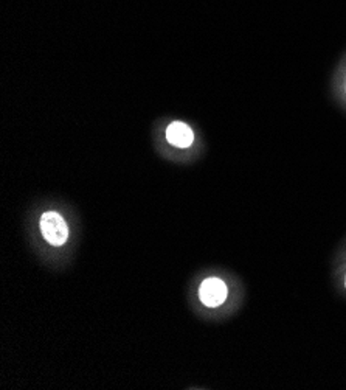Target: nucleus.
Wrapping results in <instances>:
<instances>
[{
  "label": "nucleus",
  "mask_w": 346,
  "mask_h": 390,
  "mask_svg": "<svg viewBox=\"0 0 346 390\" xmlns=\"http://www.w3.org/2000/svg\"><path fill=\"white\" fill-rule=\"evenodd\" d=\"M199 298L205 306H208V308H216V306L225 302L227 286L221 278L210 277L202 281V285L199 288Z\"/></svg>",
  "instance_id": "f03ea898"
},
{
  "label": "nucleus",
  "mask_w": 346,
  "mask_h": 390,
  "mask_svg": "<svg viewBox=\"0 0 346 390\" xmlns=\"http://www.w3.org/2000/svg\"><path fill=\"white\" fill-rule=\"evenodd\" d=\"M167 139L171 145L177 148H188L194 142V134L188 124L182 121H174L167 129Z\"/></svg>",
  "instance_id": "7ed1b4c3"
},
{
  "label": "nucleus",
  "mask_w": 346,
  "mask_h": 390,
  "mask_svg": "<svg viewBox=\"0 0 346 390\" xmlns=\"http://www.w3.org/2000/svg\"><path fill=\"white\" fill-rule=\"evenodd\" d=\"M40 232L45 242L52 246L60 247L69 238V226L60 213L45 212L40 217Z\"/></svg>",
  "instance_id": "f257e3e1"
}]
</instances>
